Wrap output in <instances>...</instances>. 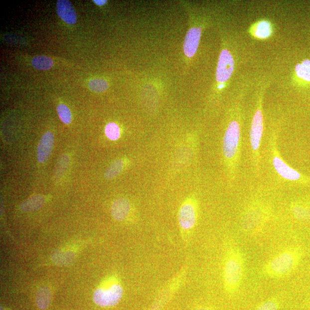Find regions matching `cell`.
<instances>
[{"label": "cell", "mask_w": 310, "mask_h": 310, "mask_svg": "<svg viewBox=\"0 0 310 310\" xmlns=\"http://www.w3.org/2000/svg\"><path fill=\"white\" fill-rule=\"evenodd\" d=\"M244 270L243 252L236 245L229 246L225 252L222 269L223 285L229 296H233L240 290Z\"/></svg>", "instance_id": "1"}, {"label": "cell", "mask_w": 310, "mask_h": 310, "mask_svg": "<svg viewBox=\"0 0 310 310\" xmlns=\"http://www.w3.org/2000/svg\"><path fill=\"white\" fill-rule=\"evenodd\" d=\"M298 249L289 247L272 257L264 264L262 275L270 279H283L288 277L296 269L301 258Z\"/></svg>", "instance_id": "2"}, {"label": "cell", "mask_w": 310, "mask_h": 310, "mask_svg": "<svg viewBox=\"0 0 310 310\" xmlns=\"http://www.w3.org/2000/svg\"><path fill=\"white\" fill-rule=\"evenodd\" d=\"M123 294L122 287L118 283H113L109 287L97 289L94 293L93 300L101 307H113L119 303Z\"/></svg>", "instance_id": "3"}, {"label": "cell", "mask_w": 310, "mask_h": 310, "mask_svg": "<svg viewBox=\"0 0 310 310\" xmlns=\"http://www.w3.org/2000/svg\"><path fill=\"white\" fill-rule=\"evenodd\" d=\"M240 138V125L237 122H232L229 125L223 141V153L227 158H231L235 156Z\"/></svg>", "instance_id": "4"}, {"label": "cell", "mask_w": 310, "mask_h": 310, "mask_svg": "<svg viewBox=\"0 0 310 310\" xmlns=\"http://www.w3.org/2000/svg\"><path fill=\"white\" fill-rule=\"evenodd\" d=\"M234 70V60L230 52L222 50L219 58L217 70V81L224 83L231 77Z\"/></svg>", "instance_id": "5"}, {"label": "cell", "mask_w": 310, "mask_h": 310, "mask_svg": "<svg viewBox=\"0 0 310 310\" xmlns=\"http://www.w3.org/2000/svg\"><path fill=\"white\" fill-rule=\"evenodd\" d=\"M178 220L181 229L190 230L194 228L196 221V211L193 203L188 202L181 206Z\"/></svg>", "instance_id": "6"}, {"label": "cell", "mask_w": 310, "mask_h": 310, "mask_svg": "<svg viewBox=\"0 0 310 310\" xmlns=\"http://www.w3.org/2000/svg\"><path fill=\"white\" fill-rule=\"evenodd\" d=\"M54 144V136L51 132H47L41 138L37 146V159L41 163L46 162L51 154Z\"/></svg>", "instance_id": "7"}, {"label": "cell", "mask_w": 310, "mask_h": 310, "mask_svg": "<svg viewBox=\"0 0 310 310\" xmlns=\"http://www.w3.org/2000/svg\"><path fill=\"white\" fill-rule=\"evenodd\" d=\"M263 131V120L262 113L257 111L253 117L251 130V143L253 150H258L260 147Z\"/></svg>", "instance_id": "8"}, {"label": "cell", "mask_w": 310, "mask_h": 310, "mask_svg": "<svg viewBox=\"0 0 310 310\" xmlns=\"http://www.w3.org/2000/svg\"><path fill=\"white\" fill-rule=\"evenodd\" d=\"M201 31L198 28H192L187 32L184 43V51L187 57L193 56L198 47Z\"/></svg>", "instance_id": "9"}, {"label": "cell", "mask_w": 310, "mask_h": 310, "mask_svg": "<svg viewBox=\"0 0 310 310\" xmlns=\"http://www.w3.org/2000/svg\"><path fill=\"white\" fill-rule=\"evenodd\" d=\"M56 9L61 19L70 25L76 23L77 13L73 5L68 0H58L56 3Z\"/></svg>", "instance_id": "10"}, {"label": "cell", "mask_w": 310, "mask_h": 310, "mask_svg": "<svg viewBox=\"0 0 310 310\" xmlns=\"http://www.w3.org/2000/svg\"><path fill=\"white\" fill-rule=\"evenodd\" d=\"M131 210V203L129 200L120 198L115 200L112 206V214L115 220L122 221L129 214Z\"/></svg>", "instance_id": "11"}, {"label": "cell", "mask_w": 310, "mask_h": 310, "mask_svg": "<svg viewBox=\"0 0 310 310\" xmlns=\"http://www.w3.org/2000/svg\"><path fill=\"white\" fill-rule=\"evenodd\" d=\"M273 164L274 167L279 175L285 179L290 180H297L300 178V173L296 170L289 167L278 157H275Z\"/></svg>", "instance_id": "12"}, {"label": "cell", "mask_w": 310, "mask_h": 310, "mask_svg": "<svg viewBox=\"0 0 310 310\" xmlns=\"http://www.w3.org/2000/svg\"><path fill=\"white\" fill-rule=\"evenodd\" d=\"M45 201V197L42 195H35L31 196L28 199L22 203L20 207L22 211L25 212L38 210L42 207Z\"/></svg>", "instance_id": "13"}, {"label": "cell", "mask_w": 310, "mask_h": 310, "mask_svg": "<svg viewBox=\"0 0 310 310\" xmlns=\"http://www.w3.org/2000/svg\"><path fill=\"white\" fill-rule=\"evenodd\" d=\"M51 292L47 287H41L36 293V301L38 308L45 310L48 308L51 301Z\"/></svg>", "instance_id": "14"}, {"label": "cell", "mask_w": 310, "mask_h": 310, "mask_svg": "<svg viewBox=\"0 0 310 310\" xmlns=\"http://www.w3.org/2000/svg\"><path fill=\"white\" fill-rule=\"evenodd\" d=\"M32 66L40 70H47L54 65L52 60L46 56H37L32 60Z\"/></svg>", "instance_id": "15"}, {"label": "cell", "mask_w": 310, "mask_h": 310, "mask_svg": "<svg viewBox=\"0 0 310 310\" xmlns=\"http://www.w3.org/2000/svg\"><path fill=\"white\" fill-rule=\"evenodd\" d=\"M75 259V254L71 252H58L52 256V260L58 265L67 266L71 264Z\"/></svg>", "instance_id": "16"}, {"label": "cell", "mask_w": 310, "mask_h": 310, "mask_svg": "<svg viewBox=\"0 0 310 310\" xmlns=\"http://www.w3.org/2000/svg\"><path fill=\"white\" fill-rule=\"evenodd\" d=\"M124 166V163L122 160H117L113 162L105 172V178L108 180L115 178L123 171Z\"/></svg>", "instance_id": "17"}, {"label": "cell", "mask_w": 310, "mask_h": 310, "mask_svg": "<svg viewBox=\"0 0 310 310\" xmlns=\"http://www.w3.org/2000/svg\"><path fill=\"white\" fill-rule=\"evenodd\" d=\"M296 70L299 77L310 81V60H305L301 64H298Z\"/></svg>", "instance_id": "18"}, {"label": "cell", "mask_w": 310, "mask_h": 310, "mask_svg": "<svg viewBox=\"0 0 310 310\" xmlns=\"http://www.w3.org/2000/svg\"><path fill=\"white\" fill-rule=\"evenodd\" d=\"M281 301L277 297L271 298L260 304L255 310H279Z\"/></svg>", "instance_id": "19"}, {"label": "cell", "mask_w": 310, "mask_h": 310, "mask_svg": "<svg viewBox=\"0 0 310 310\" xmlns=\"http://www.w3.org/2000/svg\"><path fill=\"white\" fill-rule=\"evenodd\" d=\"M89 85L90 89L96 93L104 92L108 88V83L103 79H93L90 81Z\"/></svg>", "instance_id": "20"}, {"label": "cell", "mask_w": 310, "mask_h": 310, "mask_svg": "<svg viewBox=\"0 0 310 310\" xmlns=\"http://www.w3.org/2000/svg\"><path fill=\"white\" fill-rule=\"evenodd\" d=\"M271 25L267 21H262L257 26L256 35L260 38H266L270 35Z\"/></svg>", "instance_id": "21"}, {"label": "cell", "mask_w": 310, "mask_h": 310, "mask_svg": "<svg viewBox=\"0 0 310 310\" xmlns=\"http://www.w3.org/2000/svg\"><path fill=\"white\" fill-rule=\"evenodd\" d=\"M57 112L60 120L65 124H69L72 121V115L69 108L65 105L58 106Z\"/></svg>", "instance_id": "22"}, {"label": "cell", "mask_w": 310, "mask_h": 310, "mask_svg": "<svg viewBox=\"0 0 310 310\" xmlns=\"http://www.w3.org/2000/svg\"><path fill=\"white\" fill-rule=\"evenodd\" d=\"M70 162L69 157L66 155H64L59 158L57 164V168L55 171V176L57 178L63 176L64 172L66 171Z\"/></svg>", "instance_id": "23"}, {"label": "cell", "mask_w": 310, "mask_h": 310, "mask_svg": "<svg viewBox=\"0 0 310 310\" xmlns=\"http://www.w3.org/2000/svg\"><path fill=\"white\" fill-rule=\"evenodd\" d=\"M105 134L111 141H116L120 138V128L115 123H109L105 128Z\"/></svg>", "instance_id": "24"}, {"label": "cell", "mask_w": 310, "mask_h": 310, "mask_svg": "<svg viewBox=\"0 0 310 310\" xmlns=\"http://www.w3.org/2000/svg\"><path fill=\"white\" fill-rule=\"evenodd\" d=\"M171 293V289L165 290L164 293L160 294L159 298L157 299L156 301L155 302L151 310H161L165 304H166V302L168 300Z\"/></svg>", "instance_id": "25"}, {"label": "cell", "mask_w": 310, "mask_h": 310, "mask_svg": "<svg viewBox=\"0 0 310 310\" xmlns=\"http://www.w3.org/2000/svg\"><path fill=\"white\" fill-rule=\"evenodd\" d=\"M293 213L295 216L300 220H310V211L309 210L296 206L294 207Z\"/></svg>", "instance_id": "26"}, {"label": "cell", "mask_w": 310, "mask_h": 310, "mask_svg": "<svg viewBox=\"0 0 310 310\" xmlns=\"http://www.w3.org/2000/svg\"><path fill=\"white\" fill-rule=\"evenodd\" d=\"M94 2H95L97 5L99 6H103L107 2V0H94Z\"/></svg>", "instance_id": "27"}, {"label": "cell", "mask_w": 310, "mask_h": 310, "mask_svg": "<svg viewBox=\"0 0 310 310\" xmlns=\"http://www.w3.org/2000/svg\"><path fill=\"white\" fill-rule=\"evenodd\" d=\"M194 310H214L213 309H210V308H200V309H196Z\"/></svg>", "instance_id": "28"}, {"label": "cell", "mask_w": 310, "mask_h": 310, "mask_svg": "<svg viewBox=\"0 0 310 310\" xmlns=\"http://www.w3.org/2000/svg\"><path fill=\"white\" fill-rule=\"evenodd\" d=\"M224 85H221L219 86L218 88L219 89H221L222 88H224Z\"/></svg>", "instance_id": "29"}]
</instances>
